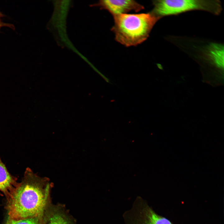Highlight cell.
Instances as JSON below:
<instances>
[{"mask_svg":"<svg viewBox=\"0 0 224 224\" xmlns=\"http://www.w3.org/2000/svg\"><path fill=\"white\" fill-rule=\"evenodd\" d=\"M153 4L151 12L159 19L192 10L205 11L215 15H218L222 10L217 0H159L154 1Z\"/></svg>","mask_w":224,"mask_h":224,"instance_id":"3","label":"cell"},{"mask_svg":"<svg viewBox=\"0 0 224 224\" xmlns=\"http://www.w3.org/2000/svg\"><path fill=\"white\" fill-rule=\"evenodd\" d=\"M31 170L27 168L21 182L8 196V219L43 217L50 204L49 187L43 188Z\"/></svg>","mask_w":224,"mask_h":224,"instance_id":"1","label":"cell"},{"mask_svg":"<svg viewBox=\"0 0 224 224\" xmlns=\"http://www.w3.org/2000/svg\"><path fill=\"white\" fill-rule=\"evenodd\" d=\"M4 16V15L3 14L2 12L0 11V30L2 27H7L11 28L13 30H15V27L13 24L4 23L2 21V18Z\"/></svg>","mask_w":224,"mask_h":224,"instance_id":"10","label":"cell"},{"mask_svg":"<svg viewBox=\"0 0 224 224\" xmlns=\"http://www.w3.org/2000/svg\"><path fill=\"white\" fill-rule=\"evenodd\" d=\"M111 29L115 39L126 47L136 46L146 40L156 22L160 19L151 12L125 14L114 16Z\"/></svg>","mask_w":224,"mask_h":224,"instance_id":"2","label":"cell"},{"mask_svg":"<svg viewBox=\"0 0 224 224\" xmlns=\"http://www.w3.org/2000/svg\"><path fill=\"white\" fill-rule=\"evenodd\" d=\"M18 183L17 178L9 173L0 157V194L8 196Z\"/></svg>","mask_w":224,"mask_h":224,"instance_id":"7","label":"cell"},{"mask_svg":"<svg viewBox=\"0 0 224 224\" xmlns=\"http://www.w3.org/2000/svg\"><path fill=\"white\" fill-rule=\"evenodd\" d=\"M6 224H44L43 217H34L17 220L8 219Z\"/></svg>","mask_w":224,"mask_h":224,"instance_id":"9","label":"cell"},{"mask_svg":"<svg viewBox=\"0 0 224 224\" xmlns=\"http://www.w3.org/2000/svg\"><path fill=\"white\" fill-rule=\"evenodd\" d=\"M91 6L99 7L108 11L113 16L131 11L139 12L144 7L134 0H100Z\"/></svg>","mask_w":224,"mask_h":224,"instance_id":"5","label":"cell"},{"mask_svg":"<svg viewBox=\"0 0 224 224\" xmlns=\"http://www.w3.org/2000/svg\"><path fill=\"white\" fill-rule=\"evenodd\" d=\"M44 224H75L72 218L62 206L50 204L43 215Z\"/></svg>","mask_w":224,"mask_h":224,"instance_id":"6","label":"cell"},{"mask_svg":"<svg viewBox=\"0 0 224 224\" xmlns=\"http://www.w3.org/2000/svg\"><path fill=\"white\" fill-rule=\"evenodd\" d=\"M223 47L221 45L213 44L208 47L207 52L208 57L217 67L223 68L224 66Z\"/></svg>","mask_w":224,"mask_h":224,"instance_id":"8","label":"cell"},{"mask_svg":"<svg viewBox=\"0 0 224 224\" xmlns=\"http://www.w3.org/2000/svg\"><path fill=\"white\" fill-rule=\"evenodd\" d=\"M125 224H174L158 214L142 197H137L132 206L123 215Z\"/></svg>","mask_w":224,"mask_h":224,"instance_id":"4","label":"cell"}]
</instances>
